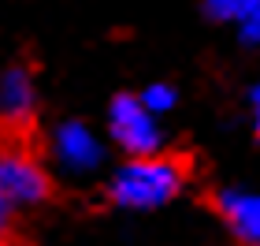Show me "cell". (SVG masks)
I'll return each mask as SVG.
<instances>
[{"label":"cell","instance_id":"obj_1","mask_svg":"<svg viewBox=\"0 0 260 246\" xmlns=\"http://www.w3.org/2000/svg\"><path fill=\"white\" fill-rule=\"evenodd\" d=\"M186 168L179 160L149 153V157H126L119 168L108 175V198L130 213H152L182 194Z\"/></svg>","mask_w":260,"mask_h":246},{"label":"cell","instance_id":"obj_5","mask_svg":"<svg viewBox=\"0 0 260 246\" xmlns=\"http://www.w3.org/2000/svg\"><path fill=\"white\" fill-rule=\"evenodd\" d=\"M38 112V78L26 64L0 67V123L22 127Z\"/></svg>","mask_w":260,"mask_h":246},{"label":"cell","instance_id":"obj_4","mask_svg":"<svg viewBox=\"0 0 260 246\" xmlns=\"http://www.w3.org/2000/svg\"><path fill=\"white\" fill-rule=\"evenodd\" d=\"M49 149H52V160L60 164V172L78 175V179L101 172V164H104V138L82 120L56 123L52 138H49Z\"/></svg>","mask_w":260,"mask_h":246},{"label":"cell","instance_id":"obj_10","mask_svg":"<svg viewBox=\"0 0 260 246\" xmlns=\"http://www.w3.org/2000/svg\"><path fill=\"white\" fill-rule=\"evenodd\" d=\"M11 213H15V209H11L4 198H0V242H4V235H8V228H11Z\"/></svg>","mask_w":260,"mask_h":246},{"label":"cell","instance_id":"obj_2","mask_svg":"<svg viewBox=\"0 0 260 246\" xmlns=\"http://www.w3.org/2000/svg\"><path fill=\"white\" fill-rule=\"evenodd\" d=\"M52 190L45 160L22 142H0V198L11 209H34Z\"/></svg>","mask_w":260,"mask_h":246},{"label":"cell","instance_id":"obj_6","mask_svg":"<svg viewBox=\"0 0 260 246\" xmlns=\"http://www.w3.org/2000/svg\"><path fill=\"white\" fill-rule=\"evenodd\" d=\"M219 216L227 220V228L238 235L245 246H260V190H223L216 198Z\"/></svg>","mask_w":260,"mask_h":246},{"label":"cell","instance_id":"obj_9","mask_svg":"<svg viewBox=\"0 0 260 246\" xmlns=\"http://www.w3.org/2000/svg\"><path fill=\"white\" fill-rule=\"evenodd\" d=\"M249 116H253V127H256V134H260V82H256L253 93H249Z\"/></svg>","mask_w":260,"mask_h":246},{"label":"cell","instance_id":"obj_3","mask_svg":"<svg viewBox=\"0 0 260 246\" xmlns=\"http://www.w3.org/2000/svg\"><path fill=\"white\" fill-rule=\"evenodd\" d=\"M108 138L126 157H149V153H160L164 127H160V116H152L141 104V97L123 93L108 108Z\"/></svg>","mask_w":260,"mask_h":246},{"label":"cell","instance_id":"obj_7","mask_svg":"<svg viewBox=\"0 0 260 246\" xmlns=\"http://www.w3.org/2000/svg\"><path fill=\"white\" fill-rule=\"evenodd\" d=\"M205 11L216 22H227L238 41L260 45V0H205Z\"/></svg>","mask_w":260,"mask_h":246},{"label":"cell","instance_id":"obj_8","mask_svg":"<svg viewBox=\"0 0 260 246\" xmlns=\"http://www.w3.org/2000/svg\"><path fill=\"white\" fill-rule=\"evenodd\" d=\"M138 97H141V104H145L152 116H160V120L179 104V93H175V86H168V82H149Z\"/></svg>","mask_w":260,"mask_h":246}]
</instances>
